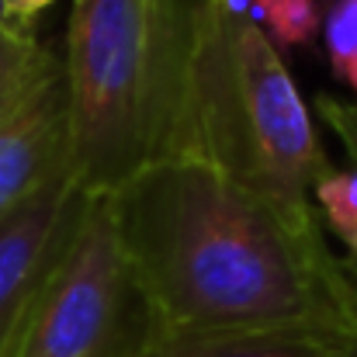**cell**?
Segmentation results:
<instances>
[{"label":"cell","mask_w":357,"mask_h":357,"mask_svg":"<svg viewBox=\"0 0 357 357\" xmlns=\"http://www.w3.org/2000/svg\"><path fill=\"white\" fill-rule=\"evenodd\" d=\"M112 212L153 340L357 333V288L330 253L316 208H284L195 156H167L112 191Z\"/></svg>","instance_id":"6da1fadb"},{"label":"cell","mask_w":357,"mask_h":357,"mask_svg":"<svg viewBox=\"0 0 357 357\" xmlns=\"http://www.w3.org/2000/svg\"><path fill=\"white\" fill-rule=\"evenodd\" d=\"M202 0H73L66 35L70 167L112 195L174 156Z\"/></svg>","instance_id":"7a4b0ae2"},{"label":"cell","mask_w":357,"mask_h":357,"mask_svg":"<svg viewBox=\"0 0 357 357\" xmlns=\"http://www.w3.org/2000/svg\"><path fill=\"white\" fill-rule=\"evenodd\" d=\"M174 156H195L264 198L305 212L333 174L278 45L226 0L198 3Z\"/></svg>","instance_id":"3957f363"},{"label":"cell","mask_w":357,"mask_h":357,"mask_svg":"<svg viewBox=\"0 0 357 357\" xmlns=\"http://www.w3.org/2000/svg\"><path fill=\"white\" fill-rule=\"evenodd\" d=\"M149 344L153 316L121 250L112 195H94L14 357H142Z\"/></svg>","instance_id":"277c9868"},{"label":"cell","mask_w":357,"mask_h":357,"mask_svg":"<svg viewBox=\"0 0 357 357\" xmlns=\"http://www.w3.org/2000/svg\"><path fill=\"white\" fill-rule=\"evenodd\" d=\"M91 198L66 167L0 222V357H14L42 291L84 226Z\"/></svg>","instance_id":"5b68a950"},{"label":"cell","mask_w":357,"mask_h":357,"mask_svg":"<svg viewBox=\"0 0 357 357\" xmlns=\"http://www.w3.org/2000/svg\"><path fill=\"white\" fill-rule=\"evenodd\" d=\"M70 167L66 63L14 119L0 125V222Z\"/></svg>","instance_id":"8992f818"},{"label":"cell","mask_w":357,"mask_h":357,"mask_svg":"<svg viewBox=\"0 0 357 357\" xmlns=\"http://www.w3.org/2000/svg\"><path fill=\"white\" fill-rule=\"evenodd\" d=\"M357 344L344 330H257V333H205L160 337L142 357H340Z\"/></svg>","instance_id":"52a82bcc"},{"label":"cell","mask_w":357,"mask_h":357,"mask_svg":"<svg viewBox=\"0 0 357 357\" xmlns=\"http://www.w3.org/2000/svg\"><path fill=\"white\" fill-rule=\"evenodd\" d=\"M56 73H63V56L42 45L28 24L0 21V125L14 119Z\"/></svg>","instance_id":"ba28073f"},{"label":"cell","mask_w":357,"mask_h":357,"mask_svg":"<svg viewBox=\"0 0 357 357\" xmlns=\"http://www.w3.org/2000/svg\"><path fill=\"white\" fill-rule=\"evenodd\" d=\"M250 21L267 31L278 49H305L323 28L319 0H253Z\"/></svg>","instance_id":"9c48e42d"},{"label":"cell","mask_w":357,"mask_h":357,"mask_svg":"<svg viewBox=\"0 0 357 357\" xmlns=\"http://www.w3.org/2000/svg\"><path fill=\"white\" fill-rule=\"evenodd\" d=\"M333 73L357 91V0H330L319 28Z\"/></svg>","instance_id":"30bf717a"},{"label":"cell","mask_w":357,"mask_h":357,"mask_svg":"<svg viewBox=\"0 0 357 357\" xmlns=\"http://www.w3.org/2000/svg\"><path fill=\"white\" fill-rule=\"evenodd\" d=\"M316 202L330 222V229L344 243H351L357 233V167L354 170H344V174H330L326 181L316 184Z\"/></svg>","instance_id":"8fae6325"},{"label":"cell","mask_w":357,"mask_h":357,"mask_svg":"<svg viewBox=\"0 0 357 357\" xmlns=\"http://www.w3.org/2000/svg\"><path fill=\"white\" fill-rule=\"evenodd\" d=\"M316 108L326 119V125L347 142L351 156L357 160V108L354 105H344V101H333V98H319Z\"/></svg>","instance_id":"7c38bea8"},{"label":"cell","mask_w":357,"mask_h":357,"mask_svg":"<svg viewBox=\"0 0 357 357\" xmlns=\"http://www.w3.org/2000/svg\"><path fill=\"white\" fill-rule=\"evenodd\" d=\"M3 3H7V17H10L14 24H28L38 10L52 7L56 0H3Z\"/></svg>","instance_id":"4fadbf2b"},{"label":"cell","mask_w":357,"mask_h":357,"mask_svg":"<svg viewBox=\"0 0 357 357\" xmlns=\"http://www.w3.org/2000/svg\"><path fill=\"white\" fill-rule=\"evenodd\" d=\"M344 271H347V278L354 281V288H357V257H347V260H344Z\"/></svg>","instance_id":"5bb4252c"},{"label":"cell","mask_w":357,"mask_h":357,"mask_svg":"<svg viewBox=\"0 0 357 357\" xmlns=\"http://www.w3.org/2000/svg\"><path fill=\"white\" fill-rule=\"evenodd\" d=\"M0 21H10V17H7V3H3V0H0Z\"/></svg>","instance_id":"9a60e30c"},{"label":"cell","mask_w":357,"mask_h":357,"mask_svg":"<svg viewBox=\"0 0 357 357\" xmlns=\"http://www.w3.org/2000/svg\"><path fill=\"white\" fill-rule=\"evenodd\" d=\"M340 357H357V344L351 347V351H347V354H340Z\"/></svg>","instance_id":"2e32d148"}]
</instances>
